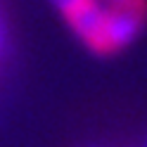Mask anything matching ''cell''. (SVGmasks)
I'll list each match as a JSON object with an SVG mask.
<instances>
[{
	"mask_svg": "<svg viewBox=\"0 0 147 147\" xmlns=\"http://www.w3.org/2000/svg\"><path fill=\"white\" fill-rule=\"evenodd\" d=\"M71 31L93 52L128 48L147 19V0H52Z\"/></svg>",
	"mask_w": 147,
	"mask_h": 147,
	"instance_id": "6da1fadb",
	"label": "cell"
}]
</instances>
